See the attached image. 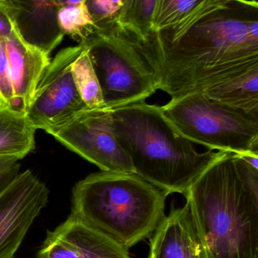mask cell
<instances>
[{
  "mask_svg": "<svg viewBox=\"0 0 258 258\" xmlns=\"http://www.w3.org/2000/svg\"><path fill=\"white\" fill-rule=\"evenodd\" d=\"M230 9L203 20L174 45L133 42L152 71L158 90L178 98L258 68L257 18L230 16Z\"/></svg>",
  "mask_w": 258,
  "mask_h": 258,
  "instance_id": "1",
  "label": "cell"
},
{
  "mask_svg": "<svg viewBox=\"0 0 258 258\" xmlns=\"http://www.w3.org/2000/svg\"><path fill=\"white\" fill-rule=\"evenodd\" d=\"M203 258H258V170L225 152L185 194Z\"/></svg>",
  "mask_w": 258,
  "mask_h": 258,
  "instance_id": "2",
  "label": "cell"
},
{
  "mask_svg": "<svg viewBox=\"0 0 258 258\" xmlns=\"http://www.w3.org/2000/svg\"><path fill=\"white\" fill-rule=\"evenodd\" d=\"M115 136L133 173L168 194L185 196L192 182L225 152L198 153L165 116L145 101L112 110Z\"/></svg>",
  "mask_w": 258,
  "mask_h": 258,
  "instance_id": "3",
  "label": "cell"
},
{
  "mask_svg": "<svg viewBox=\"0 0 258 258\" xmlns=\"http://www.w3.org/2000/svg\"><path fill=\"white\" fill-rule=\"evenodd\" d=\"M168 195L134 173L101 171L75 185L71 213L129 250L154 233Z\"/></svg>",
  "mask_w": 258,
  "mask_h": 258,
  "instance_id": "4",
  "label": "cell"
},
{
  "mask_svg": "<svg viewBox=\"0 0 258 258\" xmlns=\"http://www.w3.org/2000/svg\"><path fill=\"white\" fill-rule=\"evenodd\" d=\"M189 141L210 150L258 155V116L209 99L203 92L186 94L161 107Z\"/></svg>",
  "mask_w": 258,
  "mask_h": 258,
  "instance_id": "5",
  "label": "cell"
},
{
  "mask_svg": "<svg viewBox=\"0 0 258 258\" xmlns=\"http://www.w3.org/2000/svg\"><path fill=\"white\" fill-rule=\"evenodd\" d=\"M107 108L145 101L158 91L154 74L122 33L93 35L84 42Z\"/></svg>",
  "mask_w": 258,
  "mask_h": 258,
  "instance_id": "6",
  "label": "cell"
},
{
  "mask_svg": "<svg viewBox=\"0 0 258 258\" xmlns=\"http://www.w3.org/2000/svg\"><path fill=\"white\" fill-rule=\"evenodd\" d=\"M46 132L101 171L133 173L130 159L115 136L111 109L87 107Z\"/></svg>",
  "mask_w": 258,
  "mask_h": 258,
  "instance_id": "7",
  "label": "cell"
},
{
  "mask_svg": "<svg viewBox=\"0 0 258 258\" xmlns=\"http://www.w3.org/2000/svg\"><path fill=\"white\" fill-rule=\"evenodd\" d=\"M79 43L59 51L39 79L28 107L27 119L33 128L47 132L87 108L73 78L71 68L83 51Z\"/></svg>",
  "mask_w": 258,
  "mask_h": 258,
  "instance_id": "8",
  "label": "cell"
},
{
  "mask_svg": "<svg viewBox=\"0 0 258 258\" xmlns=\"http://www.w3.org/2000/svg\"><path fill=\"white\" fill-rule=\"evenodd\" d=\"M48 196L45 183L30 170L20 172L0 192V258H15Z\"/></svg>",
  "mask_w": 258,
  "mask_h": 258,
  "instance_id": "9",
  "label": "cell"
},
{
  "mask_svg": "<svg viewBox=\"0 0 258 258\" xmlns=\"http://www.w3.org/2000/svg\"><path fill=\"white\" fill-rule=\"evenodd\" d=\"M237 5L258 7L255 0H156L149 33L141 42L174 45L203 20Z\"/></svg>",
  "mask_w": 258,
  "mask_h": 258,
  "instance_id": "10",
  "label": "cell"
},
{
  "mask_svg": "<svg viewBox=\"0 0 258 258\" xmlns=\"http://www.w3.org/2000/svg\"><path fill=\"white\" fill-rule=\"evenodd\" d=\"M37 258H131L128 249L71 213L47 236Z\"/></svg>",
  "mask_w": 258,
  "mask_h": 258,
  "instance_id": "11",
  "label": "cell"
},
{
  "mask_svg": "<svg viewBox=\"0 0 258 258\" xmlns=\"http://www.w3.org/2000/svg\"><path fill=\"white\" fill-rule=\"evenodd\" d=\"M0 6L21 37L47 55L63 40L54 0H0Z\"/></svg>",
  "mask_w": 258,
  "mask_h": 258,
  "instance_id": "12",
  "label": "cell"
},
{
  "mask_svg": "<svg viewBox=\"0 0 258 258\" xmlns=\"http://www.w3.org/2000/svg\"><path fill=\"white\" fill-rule=\"evenodd\" d=\"M15 106L25 112L30 104L39 79L49 64V55L27 43L14 28L10 35L3 37Z\"/></svg>",
  "mask_w": 258,
  "mask_h": 258,
  "instance_id": "13",
  "label": "cell"
},
{
  "mask_svg": "<svg viewBox=\"0 0 258 258\" xmlns=\"http://www.w3.org/2000/svg\"><path fill=\"white\" fill-rule=\"evenodd\" d=\"M148 258H203L187 204L162 220L150 239Z\"/></svg>",
  "mask_w": 258,
  "mask_h": 258,
  "instance_id": "14",
  "label": "cell"
},
{
  "mask_svg": "<svg viewBox=\"0 0 258 258\" xmlns=\"http://www.w3.org/2000/svg\"><path fill=\"white\" fill-rule=\"evenodd\" d=\"M36 131L25 112L0 102V159H24L34 150Z\"/></svg>",
  "mask_w": 258,
  "mask_h": 258,
  "instance_id": "15",
  "label": "cell"
},
{
  "mask_svg": "<svg viewBox=\"0 0 258 258\" xmlns=\"http://www.w3.org/2000/svg\"><path fill=\"white\" fill-rule=\"evenodd\" d=\"M202 92L215 102L258 116V68Z\"/></svg>",
  "mask_w": 258,
  "mask_h": 258,
  "instance_id": "16",
  "label": "cell"
},
{
  "mask_svg": "<svg viewBox=\"0 0 258 258\" xmlns=\"http://www.w3.org/2000/svg\"><path fill=\"white\" fill-rule=\"evenodd\" d=\"M71 72L77 90L86 107L90 109L106 107L96 74L85 45L83 51L73 63Z\"/></svg>",
  "mask_w": 258,
  "mask_h": 258,
  "instance_id": "17",
  "label": "cell"
},
{
  "mask_svg": "<svg viewBox=\"0 0 258 258\" xmlns=\"http://www.w3.org/2000/svg\"><path fill=\"white\" fill-rule=\"evenodd\" d=\"M130 3L131 0H86L95 25V35L120 30Z\"/></svg>",
  "mask_w": 258,
  "mask_h": 258,
  "instance_id": "18",
  "label": "cell"
},
{
  "mask_svg": "<svg viewBox=\"0 0 258 258\" xmlns=\"http://www.w3.org/2000/svg\"><path fill=\"white\" fill-rule=\"evenodd\" d=\"M58 24L64 35L71 36L79 43L95 35V28L86 2L74 6L59 7Z\"/></svg>",
  "mask_w": 258,
  "mask_h": 258,
  "instance_id": "19",
  "label": "cell"
},
{
  "mask_svg": "<svg viewBox=\"0 0 258 258\" xmlns=\"http://www.w3.org/2000/svg\"><path fill=\"white\" fill-rule=\"evenodd\" d=\"M156 1L131 0L121 28L112 33H124L136 40H145L149 33L150 22Z\"/></svg>",
  "mask_w": 258,
  "mask_h": 258,
  "instance_id": "20",
  "label": "cell"
},
{
  "mask_svg": "<svg viewBox=\"0 0 258 258\" xmlns=\"http://www.w3.org/2000/svg\"><path fill=\"white\" fill-rule=\"evenodd\" d=\"M0 102L15 107L9 61L3 38L0 37ZM16 108V107H15Z\"/></svg>",
  "mask_w": 258,
  "mask_h": 258,
  "instance_id": "21",
  "label": "cell"
},
{
  "mask_svg": "<svg viewBox=\"0 0 258 258\" xmlns=\"http://www.w3.org/2000/svg\"><path fill=\"white\" fill-rule=\"evenodd\" d=\"M18 160L11 159H0V192L19 174Z\"/></svg>",
  "mask_w": 258,
  "mask_h": 258,
  "instance_id": "22",
  "label": "cell"
},
{
  "mask_svg": "<svg viewBox=\"0 0 258 258\" xmlns=\"http://www.w3.org/2000/svg\"><path fill=\"white\" fill-rule=\"evenodd\" d=\"M15 28L13 22L6 13L5 9L0 6V37L9 36Z\"/></svg>",
  "mask_w": 258,
  "mask_h": 258,
  "instance_id": "23",
  "label": "cell"
},
{
  "mask_svg": "<svg viewBox=\"0 0 258 258\" xmlns=\"http://www.w3.org/2000/svg\"><path fill=\"white\" fill-rule=\"evenodd\" d=\"M57 5L58 9L62 6H74V5L80 4V3L86 2V0H54Z\"/></svg>",
  "mask_w": 258,
  "mask_h": 258,
  "instance_id": "24",
  "label": "cell"
}]
</instances>
